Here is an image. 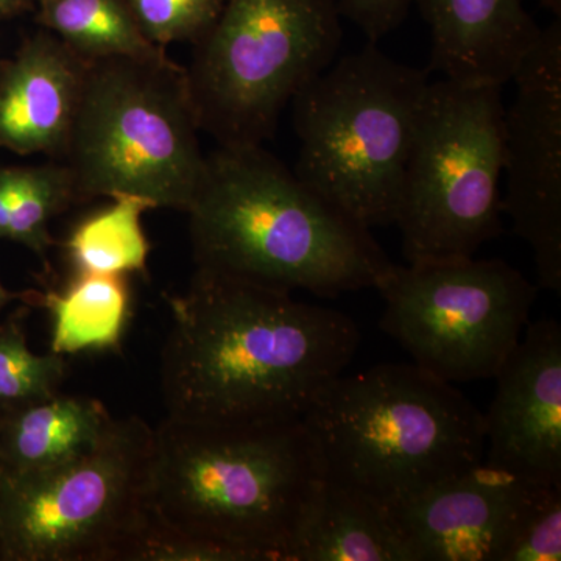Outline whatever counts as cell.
<instances>
[{"label": "cell", "instance_id": "cell-1", "mask_svg": "<svg viewBox=\"0 0 561 561\" xmlns=\"http://www.w3.org/2000/svg\"><path fill=\"white\" fill-rule=\"evenodd\" d=\"M165 300L168 416L214 423L298 420L359 348L351 317L291 294L195 268Z\"/></svg>", "mask_w": 561, "mask_h": 561}, {"label": "cell", "instance_id": "cell-2", "mask_svg": "<svg viewBox=\"0 0 561 561\" xmlns=\"http://www.w3.org/2000/svg\"><path fill=\"white\" fill-rule=\"evenodd\" d=\"M195 267L291 294L373 287L390 262L371 230L324 201L262 146L206 154L187 213Z\"/></svg>", "mask_w": 561, "mask_h": 561}, {"label": "cell", "instance_id": "cell-3", "mask_svg": "<svg viewBox=\"0 0 561 561\" xmlns=\"http://www.w3.org/2000/svg\"><path fill=\"white\" fill-rule=\"evenodd\" d=\"M324 472L301 419L214 423L165 416L154 430L150 504L165 529L284 561Z\"/></svg>", "mask_w": 561, "mask_h": 561}, {"label": "cell", "instance_id": "cell-4", "mask_svg": "<svg viewBox=\"0 0 561 561\" xmlns=\"http://www.w3.org/2000/svg\"><path fill=\"white\" fill-rule=\"evenodd\" d=\"M301 421L324 479L383 511L485 459L483 413L454 383L413 362L339 376Z\"/></svg>", "mask_w": 561, "mask_h": 561}, {"label": "cell", "instance_id": "cell-5", "mask_svg": "<svg viewBox=\"0 0 561 561\" xmlns=\"http://www.w3.org/2000/svg\"><path fill=\"white\" fill-rule=\"evenodd\" d=\"M430 81L376 43L332 62L290 102L298 179L367 230L394 224Z\"/></svg>", "mask_w": 561, "mask_h": 561}, {"label": "cell", "instance_id": "cell-6", "mask_svg": "<svg viewBox=\"0 0 561 561\" xmlns=\"http://www.w3.org/2000/svg\"><path fill=\"white\" fill-rule=\"evenodd\" d=\"M198 131L186 68L168 55L88 61L61 158L76 205L128 192L187 213L205 169Z\"/></svg>", "mask_w": 561, "mask_h": 561}, {"label": "cell", "instance_id": "cell-7", "mask_svg": "<svg viewBox=\"0 0 561 561\" xmlns=\"http://www.w3.org/2000/svg\"><path fill=\"white\" fill-rule=\"evenodd\" d=\"M154 430L114 419L91 451L0 481V561H135L154 524Z\"/></svg>", "mask_w": 561, "mask_h": 561}, {"label": "cell", "instance_id": "cell-8", "mask_svg": "<svg viewBox=\"0 0 561 561\" xmlns=\"http://www.w3.org/2000/svg\"><path fill=\"white\" fill-rule=\"evenodd\" d=\"M335 0H225L186 68L201 131L219 146H262L280 113L341 50Z\"/></svg>", "mask_w": 561, "mask_h": 561}, {"label": "cell", "instance_id": "cell-9", "mask_svg": "<svg viewBox=\"0 0 561 561\" xmlns=\"http://www.w3.org/2000/svg\"><path fill=\"white\" fill-rule=\"evenodd\" d=\"M504 114L502 87L427 84L394 220L408 264L472 257L501 234Z\"/></svg>", "mask_w": 561, "mask_h": 561}, {"label": "cell", "instance_id": "cell-10", "mask_svg": "<svg viewBox=\"0 0 561 561\" xmlns=\"http://www.w3.org/2000/svg\"><path fill=\"white\" fill-rule=\"evenodd\" d=\"M381 328L449 383L493 379L522 341L538 287L501 260L391 264L376 284Z\"/></svg>", "mask_w": 561, "mask_h": 561}, {"label": "cell", "instance_id": "cell-11", "mask_svg": "<svg viewBox=\"0 0 561 561\" xmlns=\"http://www.w3.org/2000/svg\"><path fill=\"white\" fill-rule=\"evenodd\" d=\"M512 81L504 114L502 213L529 243L538 284L561 291V21L542 28Z\"/></svg>", "mask_w": 561, "mask_h": 561}, {"label": "cell", "instance_id": "cell-12", "mask_svg": "<svg viewBox=\"0 0 561 561\" xmlns=\"http://www.w3.org/2000/svg\"><path fill=\"white\" fill-rule=\"evenodd\" d=\"M485 423V460L534 485H561V327L527 324L494 376Z\"/></svg>", "mask_w": 561, "mask_h": 561}, {"label": "cell", "instance_id": "cell-13", "mask_svg": "<svg viewBox=\"0 0 561 561\" xmlns=\"http://www.w3.org/2000/svg\"><path fill=\"white\" fill-rule=\"evenodd\" d=\"M541 486L483 460L387 513L413 561H502Z\"/></svg>", "mask_w": 561, "mask_h": 561}, {"label": "cell", "instance_id": "cell-14", "mask_svg": "<svg viewBox=\"0 0 561 561\" xmlns=\"http://www.w3.org/2000/svg\"><path fill=\"white\" fill-rule=\"evenodd\" d=\"M87 70L88 61L46 28L25 41L0 68V149L62 158Z\"/></svg>", "mask_w": 561, "mask_h": 561}, {"label": "cell", "instance_id": "cell-15", "mask_svg": "<svg viewBox=\"0 0 561 561\" xmlns=\"http://www.w3.org/2000/svg\"><path fill=\"white\" fill-rule=\"evenodd\" d=\"M430 27V72L465 87L512 81L542 28L523 0H415Z\"/></svg>", "mask_w": 561, "mask_h": 561}, {"label": "cell", "instance_id": "cell-16", "mask_svg": "<svg viewBox=\"0 0 561 561\" xmlns=\"http://www.w3.org/2000/svg\"><path fill=\"white\" fill-rule=\"evenodd\" d=\"M284 561H413L389 513L337 483L317 485Z\"/></svg>", "mask_w": 561, "mask_h": 561}, {"label": "cell", "instance_id": "cell-17", "mask_svg": "<svg viewBox=\"0 0 561 561\" xmlns=\"http://www.w3.org/2000/svg\"><path fill=\"white\" fill-rule=\"evenodd\" d=\"M114 416L103 402L61 391L0 420L3 474L50 470L83 456L105 437Z\"/></svg>", "mask_w": 561, "mask_h": 561}, {"label": "cell", "instance_id": "cell-18", "mask_svg": "<svg viewBox=\"0 0 561 561\" xmlns=\"http://www.w3.org/2000/svg\"><path fill=\"white\" fill-rule=\"evenodd\" d=\"M22 302L46 309L51 319V353L116 348L131 312L127 276L77 273L62 290H24Z\"/></svg>", "mask_w": 561, "mask_h": 561}, {"label": "cell", "instance_id": "cell-19", "mask_svg": "<svg viewBox=\"0 0 561 561\" xmlns=\"http://www.w3.org/2000/svg\"><path fill=\"white\" fill-rule=\"evenodd\" d=\"M38 21L79 57L158 58L165 49L139 31L125 0H36Z\"/></svg>", "mask_w": 561, "mask_h": 561}, {"label": "cell", "instance_id": "cell-20", "mask_svg": "<svg viewBox=\"0 0 561 561\" xmlns=\"http://www.w3.org/2000/svg\"><path fill=\"white\" fill-rule=\"evenodd\" d=\"M110 206L77 225L66 241L69 260L77 273L124 275L146 273L150 243L142 216L157 208L138 194L117 192Z\"/></svg>", "mask_w": 561, "mask_h": 561}, {"label": "cell", "instance_id": "cell-21", "mask_svg": "<svg viewBox=\"0 0 561 561\" xmlns=\"http://www.w3.org/2000/svg\"><path fill=\"white\" fill-rule=\"evenodd\" d=\"M27 308L0 324V420L60 391L68 371L66 356L33 353L24 319Z\"/></svg>", "mask_w": 561, "mask_h": 561}, {"label": "cell", "instance_id": "cell-22", "mask_svg": "<svg viewBox=\"0 0 561 561\" xmlns=\"http://www.w3.org/2000/svg\"><path fill=\"white\" fill-rule=\"evenodd\" d=\"M76 205L72 179L65 164L24 168L20 190L11 208L9 238L32 250L46 261L47 251L55 245L49 232L51 219Z\"/></svg>", "mask_w": 561, "mask_h": 561}, {"label": "cell", "instance_id": "cell-23", "mask_svg": "<svg viewBox=\"0 0 561 561\" xmlns=\"http://www.w3.org/2000/svg\"><path fill=\"white\" fill-rule=\"evenodd\" d=\"M142 35L154 46L198 43L219 20L225 0H125Z\"/></svg>", "mask_w": 561, "mask_h": 561}, {"label": "cell", "instance_id": "cell-24", "mask_svg": "<svg viewBox=\"0 0 561 561\" xmlns=\"http://www.w3.org/2000/svg\"><path fill=\"white\" fill-rule=\"evenodd\" d=\"M561 560V485L541 486L530 502L502 561Z\"/></svg>", "mask_w": 561, "mask_h": 561}, {"label": "cell", "instance_id": "cell-25", "mask_svg": "<svg viewBox=\"0 0 561 561\" xmlns=\"http://www.w3.org/2000/svg\"><path fill=\"white\" fill-rule=\"evenodd\" d=\"M135 561H241L234 552L208 541L184 537L165 529L154 519L147 537L140 542Z\"/></svg>", "mask_w": 561, "mask_h": 561}, {"label": "cell", "instance_id": "cell-26", "mask_svg": "<svg viewBox=\"0 0 561 561\" xmlns=\"http://www.w3.org/2000/svg\"><path fill=\"white\" fill-rule=\"evenodd\" d=\"M342 18L356 24L368 43L378 44L408 18L412 0H335Z\"/></svg>", "mask_w": 561, "mask_h": 561}, {"label": "cell", "instance_id": "cell-27", "mask_svg": "<svg viewBox=\"0 0 561 561\" xmlns=\"http://www.w3.org/2000/svg\"><path fill=\"white\" fill-rule=\"evenodd\" d=\"M24 168H0V239L9 238L11 208L22 180Z\"/></svg>", "mask_w": 561, "mask_h": 561}, {"label": "cell", "instance_id": "cell-28", "mask_svg": "<svg viewBox=\"0 0 561 561\" xmlns=\"http://www.w3.org/2000/svg\"><path fill=\"white\" fill-rule=\"evenodd\" d=\"M36 0H0V20L20 16L25 11L32 10Z\"/></svg>", "mask_w": 561, "mask_h": 561}, {"label": "cell", "instance_id": "cell-29", "mask_svg": "<svg viewBox=\"0 0 561 561\" xmlns=\"http://www.w3.org/2000/svg\"><path fill=\"white\" fill-rule=\"evenodd\" d=\"M22 300V291H11L3 286L2 280H0V312L10 305L11 301H21Z\"/></svg>", "mask_w": 561, "mask_h": 561}, {"label": "cell", "instance_id": "cell-30", "mask_svg": "<svg viewBox=\"0 0 561 561\" xmlns=\"http://www.w3.org/2000/svg\"><path fill=\"white\" fill-rule=\"evenodd\" d=\"M538 3L556 14V18H561V0H538Z\"/></svg>", "mask_w": 561, "mask_h": 561}, {"label": "cell", "instance_id": "cell-31", "mask_svg": "<svg viewBox=\"0 0 561 561\" xmlns=\"http://www.w3.org/2000/svg\"><path fill=\"white\" fill-rule=\"evenodd\" d=\"M2 474H3L2 467H0V481H2Z\"/></svg>", "mask_w": 561, "mask_h": 561}]
</instances>
